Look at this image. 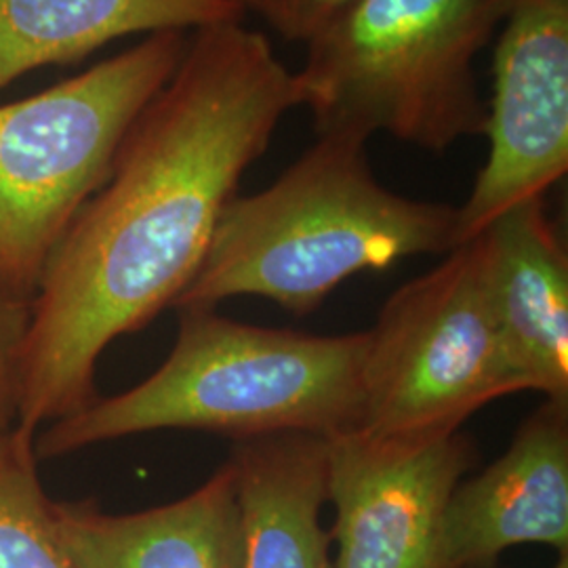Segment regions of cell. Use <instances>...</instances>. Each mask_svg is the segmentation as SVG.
Masks as SVG:
<instances>
[{
    "label": "cell",
    "mask_w": 568,
    "mask_h": 568,
    "mask_svg": "<svg viewBox=\"0 0 568 568\" xmlns=\"http://www.w3.org/2000/svg\"><path fill=\"white\" fill-rule=\"evenodd\" d=\"M302 100L262 32L224 21L190 34L44 265L30 300L20 432L37 436L98 398L103 349L180 300L244 171Z\"/></svg>",
    "instance_id": "cell-1"
},
{
    "label": "cell",
    "mask_w": 568,
    "mask_h": 568,
    "mask_svg": "<svg viewBox=\"0 0 568 568\" xmlns=\"http://www.w3.org/2000/svg\"><path fill=\"white\" fill-rule=\"evenodd\" d=\"M365 138L321 133L262 192L225 204L178 310H213L239 295L307 314L339 284L457 246V209L406 199L375 178Z\"/></svg>",
    "instance_id": "cell-2"
},
{
    "label": "cell",
    "mask_w": 568,
    "mask_h": 568,
    "mask_svg": "<svg viewBox=\"0 0 568 568\" xmlns=\"http://www.w3.org/2000/svg\"><path fill=\"white\" fill-rule=\"evenodd\" d=\"M178 344L140 386L95 398L39 429V459L154 429H206L253 440L328 438L363 424L366 333L321 337L180 310Z\"/></svg>",
    "instance_id": "cell-3"
},
{
    "label": "cell",
    "mask_w": 568,
    "mask_h": 568,
    "mask_svg": "<svg viewBox=\"0 0 568 568\" xmlns=\"http://www.w3.org/2000/svg\"><path fill=\"white\" fill-rule=\"evenodd\" d=\"M511 0H352L307 44L295 72L316 135L386 131L443 154L485 135L476 58Z\"/></svg>",
    "instance_id": "cell-4"
},
{
    "label": "cell",
    "mask_w": 568,
    "mask_h": 568,
    "mask_svg": "<svg viewBox=\"0 0 568 568\" xmlns=\"http://www.w3.org/2000/svg\"><path fill=\"white\" fill-rule=\"evenodd\" d=\"M190 42L148 34L131 49L20 102L0 105V291L32 300L44 265Z\"/></svg>",
    "instance_id": "cell-5"
},
{
    "label": "cell",
    "mask_w": 568,
    "mask_h": 568,
    "mask_svg": "<svg viewBox=\"0 0 568 568\" xmlns=\"http://www.w3.org/2000/svg\"><path fill=\"white\" fill-rule=\"evenodd\" d=\"M366 339L361 429L371 434L457 432L514 394L476 241L398 288Z\"/></svg>",
    "instance_id": "cell-6"
},
{
    "label": "cell",
    "mask_w": 568,
    "mask_h": 568,
    "mask_svg": "<svg viewBox=\"0 0 568 568\" xmlns=\"http://www.w3.org/2000/svg\"><path fill=\"white\" fill-rule=\"evenodd\" d=\"M487 163L457 209V246L568 171V0H511L493 61Z\"/></svg>",
    "instance_id": "cell-7"
},
{
    "label": "cell",
    "mask_w": 568,
    "mask_h": 568,
    "mask_svg": "<svg viewBox=\"0 0 568 568\" xmlns=\"http://www.w3.org/2000/svg\"><path fill=\"white\" fill-rule=\"evenodd\" d=\"M326 501L335 508V568H438L448 499L476 462L457 432L325 438Z\"/></svg>",
    "instance_id": "cell-8"
},
{
    "label": "cell",
    "mask_w": 568,
    "mask_h": 568,
    "mask_svg": "<svg viewBox=\"0 0 568 568\" xmlns=\"http://www.w3.org/2000/svg\"><path fill=\"white\" fill-rule=\"evenodd\" d=\"M525 544L568 554V400L548 398L493 466L455 487L438 568H493Z\"/></svg>",
    "instance_id": "cell-9"
},
{
    "label": "cell",
    "mask_w": 568,
    "mask_h": 568,
    "mask_svg": "<svg viewBox=\"0 0 568 568\" xmlns=\"http://www.w3.org/2000/svg\"><path fill=\"white\" fill-rule=\"evenodd\" d=\"M471 241L514 392L568 400V257L544 196L509 209Z\"/></svg>",
    "instance_id": "cell-10"
},
{
    "label": "cell",
    "mask_w": 568,
    "mask_h": 568,
    "mask_svg": "<svg viewBox=\"0 0 568 568\" xmlns=\"http://www.w3.org/2000/svg\"><path fill=\"white\" fill-rule=\"evenodd\" d=\"M72 568H243V509L227 462L180 501L135 514L53 504Z\"/></svg>",
    "instance_id": "cell-11"
},
{
    "label": "cell",
    "mask_w": 568,
    "mask_h": 568,
    "mask_svg": "<svg viewBox=\"0 0 568 568\" xmlns=\"http://www.w3.org/2000/svg\"><path fill=\"white\" fill-rule=\"evenodd\" d=\"M230 464L243 509V568H335L321 525L325 438L278 434L241 440Z\"/></svg>",
    "instance_id": "cell-12"
},
{
    "label": "cell",
    "mask_w": 568,
    "mask_h": 568,
    "mask_svg": "<svg viewBox=\"0 0 568 568\" xmlns=\"http://www.w3.org/2000/svg\"><path fill=\"white\" fill-rule=\"evenodd\" d=\"M236 0H0V91L108 42L243 20Z\"/></svg>",
    "instance_id": "cell-13"
},
{
    "label": "cell",
    "mask_w": 568,
    "mask_h": 568,
    "mask_svg": "<svg viewBox=\"0 0 568 568\" xmlns=\"http://www.w3.org/2000/svg\"><path fill=\"white\" fill-rule=\"evenodd\" d=\"M34 436L0 445V568H72L39 478Z\"/></svg>",
    "instance_id": "cell-14"
},
{
    "label": "cell",
    "mask_w": 568,
    "mask_h": 568,
    "mask_svg": "<svg viewBox=\"0 0 568 568\" xmlns=\"http://www.w3.org/2000/svg\"><path fill=\"white\" fill-rule=\"evenodd\" d=\"M30 302L0 291V445L20 426L23 349Z\"/></svg>",
    "instance_id": "cell-15"
},
{
    "label": "cell",
    "mask_w": 568,
    "mask_h": 568,
    "mask_svg": "<svg viewBox=\"0 0 568 568\" xmlns=\"http://www.w3.org/2000/svg\"><path fill=\"white\" fill-rule=\"evenodd\" d=\"M243 13H255L284 41L307 42L352 0H236Z\"/></svg>",
    "instance_id": "cell-16"
},
{
    "label": "cell",
    "mask_w": 568,
    "mask_h": 568,
    "mask_svg": "<svg viewBox=\"0 0 568 568\" xmlns=\"http://www.w3.org/2000/svg\"><path fill=\"white\" fill-rule=\"evenodd\" d=\"M554 568H568V554L565 556H560V560H558V565Z\"/></svg>",
    "instance_id": "cell-17"
}]
</instances>
